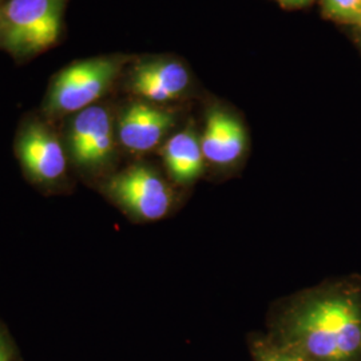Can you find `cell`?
<instances>
[{
  "instance_id": "5",
  "label": "cell",
  "mask_w": 361,
  "mask_h": 361,
  "mask_svg": "<svg viewBox=\"0 0 361 361\" xmlns=\"http://www.w3.org/2000/svg\"><path fill=\"white\" fill-rule=\"evenodd\" d=\"M70 152L80 168L94 169L109 161L114 150V133L110 113L92 104L73 119L68 133Z\"/></svg>"
},
{
  "instance_id": "4",
  "label": "cell",
  "mask_w": 361,
  "mask_h": 361,
  "mask_svg": "<svg viewBox=\"0 0 361 361\" xmlns=\"http://www.w3.org/2000/svg\"><path fill=\"white\" fill-rule=\"evenodd\" d=\"M107 193L133 216L154 221L168 214L171 190L154 170L135 165L107 182Z\"/></svg>"
},
{
  "instance_id": "7",
  "label": "cell",
  "mask_w": 361,
  "mask_h": 361,
  "mask_svg": "<svg viewBox=\"0 0 361 361\" xmlns=\"http://www.w3.org/2000/svg\"><path fill=\"white\" fill-rule=\"evenodd\" d=\"M130 87L149 102H168L178 98L189 86V73L176 61L150 59L135 66Z\"/></svg>"
},
{
  "instance_id": "11",
  "label": "cell",
  "mask_w": 361,
  "mask_h": 361,
  "mask_svg": "<svg viewBox=\"0 0 361 361\" xmlns=\"http://www.w3.org/2000/svg\"><path fill=\"white\" fill-rule=\"evenodd\" d=\"M252 355L255 361H310L277 340H255Z\"/></svg>"
},
{
  "instance_id": "8",
  "label": "cell",
  "mask_w": 361,
  "mask_h": 361,
  "mask_svg": "<svg viewBox=\"0 0 361 361\" xmlns=\"http://www.w3.org/2000/svg\"><path fill=\"white\" fill-rule=\"evenodd\" d=\"M174 123V116L145 102L130 104L119 121V140L130 152L154 149Z\"/></svg>"
},
{
  "instance_id": "10",
  "label": "cell",
  "mask_w": 361,
  "mask_h": 361,
  "mask_svg": "<svg viewBox=\"0 0 361 361\" xmlns=\"http://www.w3.org/2000/svg\"><path fill=\"white\" fill-rule=\"evenodd\" d=\"M169 174L180 183L197 180L202 173L201 141L192 131H180L169 140L162 150Z\"/></svg>"
},
{
  "instance_id": "3",
  "label": "cell",
  "mask_w": 361,
  "mask_h": 361,
  "mask_svg": "<svg viewBox=\"0 0 361 361\" xmlns=\"http://www.w3.org/2000/svg\"><path fill=\"white\" fill-rule=\"evenodd\" d=\"M122 62L113 56L78 61L52 78L44 109L50 116L78 113L98 101L121 71Z\"/></svg>"
},
{
  "instance_id": "14",
  "label": "cell",
  "mask_w": 361,
  "mask_h": 361,
  "mask_svg": "<svg viewBox=\"0 0 361 361\" xmlns=\"http://www.w3.org/2000/svg\"><path fill=\"white\" fill-rule=\"evenodd\" d=\"M283 7L286 8H297V7H302L307 6L312 0H277Z\"/></svg>"
},
{
  "instance_id": "12",
  "label": "cell",
  "mask_w": 361,
  "mask_h": 361,
  "mask_svg": "<svg viewBox=\"0 0 361 361\" xmlns=\"http://www.w3.org/2000/svg\"><path fill=\"white\" fill-rule=\"evenodd\" d=\"M323 6L331 18L361 26V0H323Z\"/></svg>"
},
{
  "instance_id": "6",
  "label": "cell",
  "mask_w": 361,
  "mask_h": 361,
  "mask_svg": "<svg viewBox=\"0 0 361 361\" xmlns=\"http://www.w3.org/2000/svg\"><path fill=\"white\" fill-rule=\"evenodd\" d=\"M18 155L27 173L39 182H54L66 171V155L58 137L40 122H30L19 134Z\"/></svg>"
},
{
  "instance_id": "1",
  "label": "cell",
  "mask_w": 361,
  "mask_h": 361,
  "mask_svg": "<svg viewBox=\"0 0 361 361\" xmlns=\"http://www.w3.org/2000/svg\"><path fill=\"white\" fill-rule=\"evenodd\" d=\"M310 361H357L361 310L352 297L331 295L301 305L277 340Z\"/></svg>"
},
{
  "instance_id": "2",
  "label": "cell",
  "mask_w": 361,
  "mask_h": 361,
  "mask_svg": "<svg viewBox=\"0 0 361 361\" xmlns=\"http://www.w3.org/2000/svg\"><path fill=\"white\" fill-rule=\"evenodd\" d=\"M68 0H7L0 7V49L18 61L52 47L62 32Z\"/></svg>"
},
{
  "instance_id": "13",
  "label": "cell",
  "mask_w": 361,
  "mask_h": 361,
  "mask_svg": "<svg viewBox=\"0 0 361 361\" xmlns=\"http://www.w3.org/2000/svg\"><path fill=\"white\" fill-rule=\"evenodd\" d=\"M0 361H13V348L7 336L0 331Z\"/></svg>"
},
{
  "instance_id": "9",
  "label": "cell",
  "mask_w": 361,
  "mask_h": 361,
  "mask_svg": "<svg viewBox=\"0 0 361 361\" xmlns=\"http://www.w3.org/2000/svg\"><path fill=\"white\" fill-rule=\"evenodd\" d=\"M201 141L202 154L217 165H229L244 154L246 133L244 126L228 113L214 109L209 113Z\"/></svg>"
}]
</instances>
